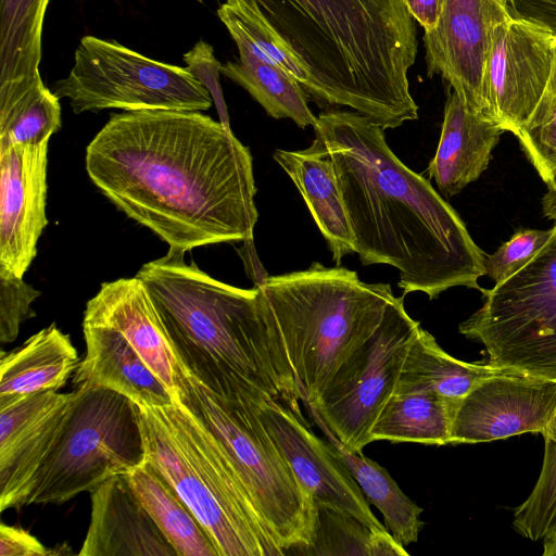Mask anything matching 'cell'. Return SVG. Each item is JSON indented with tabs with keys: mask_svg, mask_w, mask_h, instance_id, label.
<instances>
[{
	"mask_svg": "<svg viewBox=\"0 0 556 556\" xmlns=\"http://www.w3.org/2000/svg\"><path fill=\"white\" fill-rule=\"evenodd\" d=\"M90 494L91 517L80 556H177L126 475L108 479Z\"/></svg>",
	"mask_w": 556,
	"mask_h": 556,
	"instance_id": "obj_19",
	"label": "cell"
},
{
	"mask_svg": "<svg viewBox=\"0 0 556 556\" xmlns=\"http://www.w3.org/2000/svg\"><path fill=\"white\" fill-rule=\"evenodd\" d=\"M59 100L41 85L0 110V150L14 144L49 142L62 126Z\"/></svg>",
	"mask_w": 556,
	"mask_h": 556,
	"instance_id": "obj_31",
	"label": "cell"
},
{
	"mask_svg": "<svg viewBox=\"0 0 556 556\" xmlns=\"http://www.w3.org/2000/svg\"><path fill=\"white\" fill-rule=\"evenodd\" d=\"M481 292L482 306L459 332L482 343L493 366L556 379V220L525 267Z\"/></svg>",
	"mask_w": 556,
	"mask_h": 556,
	"instance_id": "obj_9",
	"label": "cell"
},
{
	"mask_svg": "<svg viewBox=\"0 0 556 556\" xmlns=\"http://www.w3.org/2000/svg\"><path fill=\"white\" fill-rule=\"evenodd\" d=\"M514 135L547 191H556V38L546 88L526 124Z\"/></svg>",
	"mask_w": 556,
	"mask_h": 556,
	"instance_id": "obj_33",
	"label": "cell"
},
{
	"mask_svg": "<svg viewBox=\"0 0 556 556\" xmlns=\"http://www.w3.org/2000/svg\"><path fill=\"white\" fill-rule=\"evenodd\" d=\"M126 477L177 556H219L198 518L147 458Z\"/></svg>",
	"mask_w": 556,
	"mask_h": 556,
	"instance_id": "obj_26",
	"label": "cell"
},
{
	"mask_svg": "<svg viewBox=\"0 0 556 556\" xmlns=\"http://www.w3.org/2000/svg\"><path fill=\"white\" fill-rule=\"evenodd\" d=\"M545 448L539 479L514 513L513 527L531 541H544L556 534V409L543 433Z\"/></svg>",
	"mask_w": 556,
	"mask_h": 556,
	"instance_id": "obj_32",
	"label": "cell"
},
{
	"mask_svg": "<svg viewBox=\"0 0 556 556\" xmlns=\"http://www.w3.org/2000/svg\"><path fill=\"white\" fill-rule=\"evenodd\" d=\"M501 1H503V2L507 3L509 0H501Z\"/></svg>",
	"mask_w": 556,
	"mask_h": 556,
	"instance_id": "obj_42",
	"label": "cell"
},
{
	"mask_svg": "<svg viewBox=\"0 0 556 556\" xmlns=\"http://www.w3.org/2000/svg\"><path fill=\"white\" fill-rule=\"evenodd\" d=\"M292 553L304 555L407 556L387 529H370L348 513L316 506L311 545Z\"/></svg>",
	"mask_w": 556,
	"mask_h": 556,
	"instance_id": "obj_30",
	"label": "cell"
},
{
	"mask_svg": "<svg viewBox=\"0 0 556 556\" xmlns=\"http://www.w3.org/2000/svg\"><path fill=\"white\" fill-rule=\"evenodd\" d=\"M55 552L47 549L27 530L18 527L0 525V556H49Z\"/></svg>",
	"mask_w": 556,
	"mask_h": 556,
	"instance_id": "obj_38",
	"label": "cell"
},
{
	"mask_svg": "<svg viewBox=\"0 0 556 556\" xmlns=\"http://www.w3.org/2000/svg\"><path fill=\"white\" fill-rule=\"evenodd\" d=\"M266 395L225 400L189 374L177 402L219 441L268 531L290 555L312 544L316 505L258 416L256 402Z\"/></svg>",
	"mask_w": 556,
	"mask_h": 556,
	"instance_id": "obj_7",
	"label": "cell"
},
{
	"mask_svg": "<svg viewBox=\"0 0 556 556\" xmlns=\"http://www.w3.org/2000/svg\"><path fill=\"white\" fill-rule=\"evenodd\" d=\"M413 18L424 27L435 25L441 13L444 0H403Z\"/></svg>",
	"mask_w": 556,
	"mask_h": 556,
	"instance_id": "obj_39",
	"label": "cell"
},
{
	"mask_svg": "<svg viewBox=\"0 0 556 556\" xmlns=\"http://www.w3.org/2000/svg\"><path fill=\"white\" fill-rule=\"evenodd\" d=\"M239 59L222 64L220 73L245 89L274 118H290L300 128L316 125L303 87L286 72L237 45Z\"/></svg>",
	"mask_w": 556,
	"mask_h": 556,
	"instance_id": "obj_29",
	"label": "cell"
},
{
	"mask_svg": "<svg viewBox=\"0 0 556 556\" xmlns=\"http://www.w3.org/2000/svg\"><path fill=\"white\" fill-rule=\"evenodd\" d=\"M542 211L548 219L556 220V191H547L542 198Z\"/></svg>",
	"mask_w": 556,
	"mask_h": 556,
	"instance_id": "obj_40",
	"label": "cell"
},
{
	"mask_svg": "<svg viewBox=\"0 0 556 556\" xmlns=\"http://www.w3.org/2000/svg\"><path fill=\"white\" fill-rule=\"evenodd\" d=\"M459 404L431 392L393 394L378 414L370 430V440L451 444L452 426Z\"/></svg>",
	"mask_w": 556,
	"mask_h": 556,
	"instance_id": "obj_27",
	"label": "cell"
},
{
	"mask_svg": "<svg viewBox=\"0 0 556 556\" xmlns=\"http://www.w3.org/2000/svg\"><path fill=\"white\" fill-rule=\"evenodd\" d=\"M80 359L70 337L50 325L0 355V406L23 396L59 390Z\"/></svg>",
	"mask_w": 556,
	"mask_h": 556,
	"instance_id": "obj_23",
	"label": "cell"
},
{
	"mask_svg": "<svg viewBox=\"0 0 556 556\" xmlns=\"http://www.w3.org/2000/svg\"><path fill=\"white\" fill-rule=\"evenodd\" d=\"M83 323L111 327L135 348L178 401L189 375L147 288L136 276L103 282L86 304Z\"/></svg>",
	"mask_w": 556,
	"mask_h": 556,
	"instance_id": "obj_18",
	"label": "cell"
},
{
	"mask_svg": "<svg viewBox=\"0 0 556 556\" xmlns=\"http://www.w3.org/2000/svg\"><path fill=\"white\" fill-rule=\"evenodd\" d=\"M48 142L0 150V274L23 278L48 219Z\"/></svg>",
	"mask_w": 556,
	"mask_h": 556,
	"instance_id": "obj_17",
	"label": "cell"
},
{
	"mask_svg": "<svg viewBox=\"0 0 556 556\" xmlns=\"http://www.w3.org/2000/svg\"><path fill=\"white\" fill-rule=\"evenodd\" d=\"M304 64L309 96L384 130L418 117L408 71L415 20L403 0H250Z\"/></svg>",
	"mask_w": 556,
	"mask_h": 556,
	"instance_id": "obj_3",
	"label": "cell"
},
{
	"mask_svg": "<svg viewBox=\"0 0 556 556\" xmlns=\"http://www.w3.org/2000/svg\"><path fill=\"white\" fill-rule=\"evenodd\" d=\"M144 460L136 404L112 390L77 387L26 505L62 504Z\"/></svg>",
	"mask_w": 556,
	"mask_h": 556,
	"instance_id": "obj_8",
	"label": "cell"
},
{
	"mask_svg": "<svg viewBox=\"0 0 556 556\" xmlns=\"http://www.w3.org/2000/svg\"><path fill=\"white\" fill-rule=\"evenodd\" d=\"M274 160L288 174L304 199L332 260L355 253L352 229L339 187L334 164L318 139L303 150L277 149Z\"/></svg>",
	"mask_w": 556,
	"mask_h": 556,
	"instance_id": "obj_22",
	"label": "cell"
},
{
	"mask_svg": "<svg viewBox=\"0 0 556 556\" xmlns=\"http://www.w3.org/2000/svg\"><path fill=\"white\" fill-rule=\"evenodd\" d=\"M40 291L25 282L23 278L0 274V342H13L22 323L36 313L31 303L40 296Z\"/></svg>",
	"mask_w": 556,
	"mask_h": 556,
	"instance_id": "obj_35",
	"label": "cell"
},
{
	"mask_svg": "<svg viewBox=\"0 0 556 556\" xmlns=\"http://www.w3.org/2000/svg\"><path fill=\"white\" fill-rule=\"evenodd\" d=\"M510 370L489 363L459 361L420 328L404 357L393 394L431 392L462 402L482 380ZM513 370V369H511Z\"/></svg>",
	"mask_w": 556,
	"mask_h": 556,
	"instance_id": "obj_25",
	"label": "cell"
},
{
	"mask_svg": "<svg viewBox=\"0 0 556 556\" xmlns=\"http://www.w3.org/2000/svg\"><path fill=\"white\" fill-rule=\"evenodd\" d=\"M553 233V228L519 229L493 254L485 256V275L497 286L522 267L542 249Z\"/></svg>",
	"mask_w": 556,
	"mask_h": 556,
	"instance_id": "obj_34",
	"label": "cell"
},
{
	"mask_svg": "<svg viewBox=\"0 0 556 556\" xmlns=\"http://www.w3.org/2000/svg\"><path fill=\"white\" fill-rule=\"evenodd\" d=\"M543 555L556 556V534L543 541Z\"/></svg>",
	"mask_w": 556,
	"mask_h": 556,
	"instance_id": "obj_41",
	"label": "cell"
},
{
	"mask_svg": "<svg viewBox=\"0 0 556 556\" xmlns=\"http://www.w3.org/2000/svg\"><path fill=\"white\" fill-rule=\"evenodd\" d=\"M186 68L194 75L211 92L216 102L222 101L218 74L222 64L214 55L213 47L199 40L191 50L182 55Z\"/></svg>",
	"mask_w": 556,
	"mask_h": 556,
	"instance_id": "obj_36",
	"label": "cell"
},
{
	"mask_svg": "<svg viewBox=\"0 0 556 556\" xmlns=\"http://www.w3.org/2000/svg\"><path fill=\"white\" fill-rule=\"evenodd\" d=\"M74 391L37 392L0 406V510L20 508L64 424Z\"/></svg>",
	"mask_w": 556,
	"mask_h": 556,
	"instance_id": "obj_16",
	"label": "cell"
},
{
	"mask_svg": "<svg viewBox=\"0 0 556 556\" xmlns=\"http://www.w3.org/2000/svg\"><path fill=\"white\" fill-rule=\"evenodd\" d=\"M556 409V379L516 370L477 384L460 402L451 444L482 443L527 432L544 433Z\"/></svg>",
	"mask_w": 556,
	"mask_h": 556,
	"instance_id": "obj_15",
	"label": "cell"
},
{
	"mask_svg": "<svg viewBox=\"0 0 556 556\" xmlns=\"http://www.w3.org/2000/svg\"><path fill=\"white\" fill-rule=\"evenodd\" d=\"M83 332L86 354L74 372L75 388L112 390L140 407L176 402L168 388L119 331L103 325L83 323Z\"/></svg>",
	"mask_w": 556,
	"mask_h": 556,
	"instance_id": "obj_20",
	"label": "cell"
},
{
	"mask_svg": "<svg viewBox=\"0 0 556 556\" xmlns=\"http://www.w3.org/2000/svg\"><path fill=\"white\" fill-rule=\"evenodd\" d=\"M503 131L472 111L455 91L448 94L438 149L427 168L444 195L459 193L480 177Z\"/></svg>",
	"mask_w": 556,
	"mask_h": 556,
	"instance_id": "obj_21",
	"label": "cell"
},
{
	"mask_svg": "<svg viewBox=\"0 0 556 556\" xmlns=\"http://www.w3.org/2000/svg\"><path fill=\"white\" fill-rule=\"evenodd\" d=\"M178 249L136 274L147 288L187 371L232 399L258 389L291 406L303 400L282 339L258 286L214 279Z\"/></svg>",
	"mask_w": 556,
	"mask_h": 556,
	"instance_id": "obj_4",
	"label": "cell"
},
{
	"mask_svg": "<svg viewBox=\"0 0 556 556\" xmlns=\"http://www.w3.org/2000/svg\"><path fill=\"white\" fill-rule=\"evenodd\" d=\"M256 407L265 429L299 481L311 492L316 506L348 513L370 529H387L371 511L332 443L315 434L300 406L266 395L256 402Z\"/></svg>",
	"mask_w": 556,
	"mask_h": 556,
	"instance_id": "obj_13",
	"label": "cell"
},
{
	"mask_svg": "<svg viewBox=\"0 0 556 556\" xmlns=\"http://www.w3.org/2000/svg\"><path fill=\"white\" fill-rule=\"evenodd\" d=\"M337 454L346 464L355 481L370 504L381 513L387 530L404 547L417 542L424 523L422 508L402 492L390 473L362 452L344 448L320 418L311 413Z\"/></svg>",
	"mask_w": 556,
	"mask_h": 556,
	"instance_id": "obj_28",
	"label": "cell"
},
{
	"mask_svg": "<svg viewBox=\"0 0 556 556\" xmlns=\"http://www.w3.org/2000/svg\"><path fill=\"white\" fill-rule=\"evenodd\" d=\"M250 149L200 111L112 114L86 149L94 186L184 252L253 241L258 213Z\"/></svg>",
	"mask_w": 556,
	"mask_h": 556,
	"instance_id": "obj_1",
	"label": "cell"
},
{
	"mask_svg": "<svg viewBox=\"0 0 556 556\" xmlns=\"http://www.w3.org/2000/svg\"><path fill=\"white\" fill-rule=\"evenodd\" d=\"M509 16L501 0H444L435 25L424 29L428 76L441 75L481 116L482 78L494 30Z\"/></svg>",
	"mask_w": 556,
	"mask_h": 556,
	"instance_id": "obj_14",
	"label": "cell"
},
{
	"mask_svg": "<svg viewBox=\"0 0 556 556\" xmlns=\"http://www.w3.org/2000/svg\"><path fill=\"white\" fill-rule=\"evenodd\" d=\"M511 16L531 23L556 38V0H509Z\"/></svg>",
	"mask_w": 556,
	"mask_h": 556,
	"instance_id": "obj_37",
	"label": "cell"
},
{
	"mask_svg": "<svg viewBox=\"0 0 556 556\" xmlns=\"http://www.w3.org/2000/svg\"><path fill=\"white\" fill-rule=\"evenodd\" d=\"M50 0H0V109L43 84L39 72Z\"/></svg>",
	"mask_w": 556,
	"mask_h": 556,
	"instance_id": "obj_24",
	"label": "cell"
},
{
	"mask_svg": "<svg viewBox=\"0 0 556 556\" xmlns=\"http://www.w3.org/2000/svg\"><path fill=\"white\" fill-rule=\"evenodd\" d=\"M314 131L334 164L363 265L396 268L403 295L481 291L486 255L430 181L393 153L382 127L358 112L331 110L318 115Z\"/></svg>",
	"mask_w": 556,
	"mask_h": 556,
	"instance_id": "obj_2",
	"label": "cell"
},
{
	"mask_svg": "<svg viewBox=\"0 0 556 556\" xmlns=\"http://www.w3.org/2000/svg\"><path fill=\"white\" fill-rule=\"evenodd\" d=\"M393 296L377 330L340 366L313 405L316 414L350 452H362L382 406L394 393L410 342L421 328Z\"/></svg>",
	"mask_w": 556,
	"mask_h": 556,
	"instance_id": "obj_11",
	"label": "cell"
},
{
	"mask_svg": "<svg viewBox=\"0 0 556 556\" xmlns=\"http://www.w3.org/2000/svg\"><path fill=\"white\" fill-rule=\"evenodd\" d=\"M53 92L67 99L76 114L104 109L205 111L213 102L186 67L96 36L80 39L68 75L54 84Z\"/></svg>",
	"mask_w": 556,
	"mask_h": 556,
	"instance_id": "obj_10",
	"label": "cell"
},
{
	"mask_svg": "<svg viewBox=\"0 0 556 556\" xmlns=\"http://www.w3.org/2000/svg\"><path fill=\"white\" fill-rule=\"evenodd\" d=\"M136 407L146 458L191 509L219 556H285L216 437L180 402Z\"/></svg>",
	"mask_w": 556,
	"mask_h": 556,
	"instance_id": "obj_6",
	"label": "cell"
},
{
	"mask_svg": "<svg viewBox=\"0 0 556 556\" xmlns=\"http://www.w3.org/2000/svg\"><path fill=\"white\" fill-rule=\"evenodd\" d=\"M260 287L282 339L303 402L313 405L340 366L380 326L394 296L389 283L313 262L303 270L267 276Z\"/></svg>",
	"mask_w": 556,
	"mask_h": 556,
	"instance_id": "obj_5",
	"label": "cell"
},
{
	"mask_svg": "<svg viewBox=\"0 0 556 556\" xmlns=\"http://www.w3.org/2000/svg\"><path fill=\"white\" fill-rule=\"evenodd\" d=\"M554 38L509 16L494 30L482 78V116L515 134L538 105L549 79Z\"/></svg>",
	"mask_w": 556,
	"mask_h": 556,
	"instance_id": "obj_12",
	"label": "cell"
}]
</instances>
